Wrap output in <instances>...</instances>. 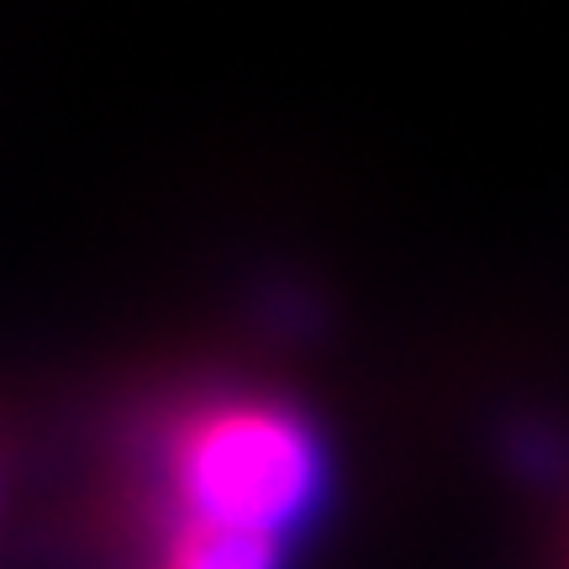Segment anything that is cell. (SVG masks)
Listing matches in <instances>:
<instances>
[{"label": "cell", "mask_w": 569, "mask_h": 569, "mask_svg": "<svg viewBox=\"0 0 569 569\" xmlns=\"http://www.w3.org/2000/svg\"><path fill=\"white\" fill-rule=\"evenodd\" d=\"M322 496V432L280 396H206L159 432L163 522H201L290 543V532L317 517Z\"/></svg>", "instance_id": "1"}, {"label": "cell", "mask_w": 569, "mask_h": 569, "mask_svg": "<svg viewBox=\"0 0 569 569\" xmlns=\"http://www.w3.org/2000/svg\"><path fill=\"white\" fill-rule=\"evenodd\" d=\"M284 543L259 532L201 528V522H163L159 569H280Z\"/></svg>", "instance_id": "2"}]
</instances>
